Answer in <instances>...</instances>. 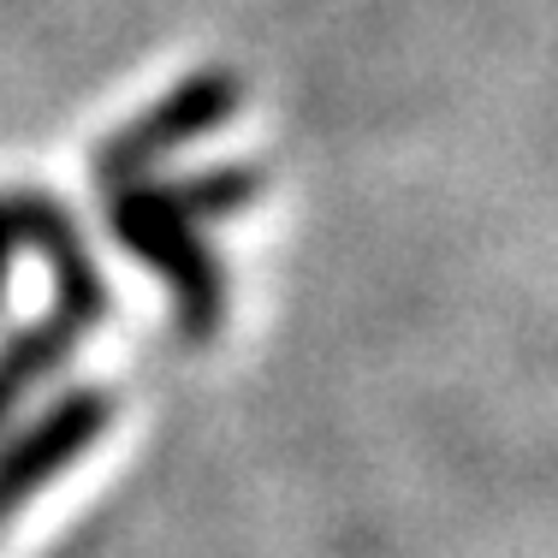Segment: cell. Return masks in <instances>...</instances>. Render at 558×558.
Returning <instances> with one entry per match:
<instances>
[{
    "label": "cell",
    "instance_id": "277c9868",
    "mask_svg": "<svg viewBox=\"0 0 558 558\" xmlns=\"http://www.w3.org/2000/svg\"><path fill=\"white\" fill-rule=\"evenodd\" d=\"M7 208H12L19 244H31L48 262V274H54V315H65L77 333H96L108 322L113 298H108V279H101L89 244H84V226L72 220V208L48 191H19V196H7Z\"/></svg>",
    "mask_w": 558,
    "mask_h": 558
},
{
    "label": "cell",
    "instance_id": "5b68a950",
    "mask_svg": "<svg viewBox=\"0 0 558 558\" xmlns=\"http://www.w3.org/2000/svg\"><path fill=\"white\" fill-rule=\"evenodd\" d=\"M77 327L65 322V315H48V322H31L19 327L7 344H0V434H7V422L19 416V404L43 387L54 368H65V356L77 351Z\"/></svg>",
    "mask_w": 558,
    "mask_h": 558
},
{
    "label": "cell",
    "instance_id": "3957f363",
    "mask_svg": "<svg viewBox=\"0 0 558 558\" xmlns=\"http://www.w3.org/2000/svg\"><path fill=\"white\" fill-rule=\"evenodd\" d=\"M113 410L119 404L108 387H72L36 410L24 428L0 434V529L113 428Z\"/></svg>",
    "mask_w": 558,
    "mask_h": 558
},
{
    "label": "cell",
    "instance_id": "7a4b0ae2",
    "mask_svg": "<svg viewBox=\"0 0 558 558\" xmlns=\"http://www.w3.org/2000/svg\"><path fill=\"white\" fill-rule=\"evenodd\" d=\"M238 101H244L238 72H226V65L191 72L184 84H172L161 101H149L137 119H125V125L101 143L96 149V179L101 184L143 179V172L161 167L167 155H179V149H191V143H203L208 131H220L226 119L238 113Z\"/></svg>",
    "mask_w": 558,
    "mask_h": 558
},
{
    "label": "cell",
    "instance_id": "8992f818",
    "mask_svg": "<svg viewBox=\"0 0 558 558\" xmlns=\"http://www.w3.org/2000/svg\"><path fill=\"white\" fill-rule=\"evenodd\" d=\"M172 196V208H179L184 220H232L244 215L250 203L262 196V172L256 167H208V172H191V179H172L161 184Z\"/></svg>",
    "mask_w": 558,
    "mask_h": 558
},
{
    "label": "cell",
    "instance_id": "52a82bcc",
    "mask_svg": "<svg viewBox=\"0 0 558 558\" xmlns=\"http://www.w3.org/2000/svg\"><path fill=\"white\" fill-rule=\"evenodd\" d=\"M12 256H19V232H12V208L0 196V315H7V286H12Z\"/></svg>",
    "mask_w": 558,
    "mask_h": 558
},
{
    "label": "cell",
    "instance_id": "6da1fadb",
    "mask_svg": "<svg viewBox=\"0 0 558 558\" xmlns=\"http://www.w3.org/2000/svg\"><path fill=\"white\" fill-rule=\"evenodd\" d=\"M108 226H113L119 244L172 291V322H179V333L196 344L215 339L226 327V310H232V279L215 262V250L203 244L196 220H184L172 208V196L161 184L131 179V184H113Z\"/></svg>",
    "mask_w": 558,
    "mask_h": 558
}]
</instances>
